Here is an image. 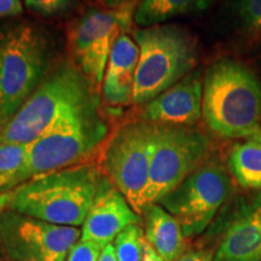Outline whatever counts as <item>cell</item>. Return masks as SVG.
Returning <instances> with one entry per match:
<instances>
[{"label":"cell","mask_w":261,"mask_h":261,"mask_svg":"<svg viewBox=\"0 0 261 261\" xmlns=\"http://www.w3.org/2000/svg\"><path fill=\"white\" fill-rule=\"evenodd\" d=\"M107 136L108 126L99 114V96L93 93L65 110L31 143L22 167L0 179V192L11 191L31 179L80 165Z\"/></svg>","instance_id":"cell-1"},{"label":"cell","mask_w":261,"mask_h":261,"mask_svg":"<svg viewBox=\"0 0 261 261\" xmlns=\"http://www.w3.org/2000/svg\"><path fill=\"white\" fill-rule=\"evenodd\" d=\"M202 115L215 135L234 139L260 129L261 83L242 62L221 58L203 76Z\"/></svg>","instance_id":"cell-2"},{"label":"cell","mask_w":261,"mask_h":261,"mask_svg":"<svg viewBox=\"0 0 261 261\" xmlns=\"http://www.w3.org/2000/svg\"><path fill=\"white\" fill-rule=\"evenodd\" d=\"M102 173L80 163L31 179L14 189L10 210L63 226H80L96 197Z\"/></svg>","instance_id":"cell-3"},{"label":"cell","mask_w":261,"mask_h":261,"mask_svg":"<svg viewBox=\"0 0 261 261\" xmlns=\"http://www.w3.org/2000/svg\"><path fill=\"white\" fill-rule=\"evenodd\" d=\"M139 47L133 103L146 104L194 70L198 51L195 38L178 24H158L133 33Z\"/></svg>","instance_id":"cell-4"},{"label":"cell","mask_w":261,"mask_h":261,"mask_svg":"<svg viewBox=\"0 0 261 261\" xmlns=\"http://www.w3.org/2000/svg\"><path fill=\"white\" fill-rule=\"evenodd\" d=\"M50 45L28 23L0 31V129L37 90L48 71Z\"/></svg>","instance_id":"cell-5"},{"label":"cell","mask_w":261,"mask_h":261,"mask_svg":"<svg viewBox=\"0 0 261 261\" xmlns=\"http://www.w3.org/2000/svg\"><path fill=\"white\" fill-rule=\"evenodd\" d=\"M98 93L79 68L62 62L48 69L37 90L0 129V144H31L65 110Z\"/></svg>","instance_id":"cell-6"},{"label":"cell","mask_w":261,"mask_h":261,"mask_svg":"<svg viewBox=\"0 0 261 261\" xmlns=\"http://www.w3.org/2000/svg\"><path fill=\"white\" fill-rule=\"evenodd\" d=\"M208 151L210 143L200 130L191 127L156 125L155 146L148 187L143 195V208L159 203L177 188L205 161Z\"/></svg>","instance_id":"cell-7"},{"label":"cell","mask_w":261,"mask_h":261,"mask_svg":"<svg viewBox=\"0 0 261 261\" xmlns=\"http://www.w3.org/2000/svg\"><path fill=\"white\" fill-rule=\"evenodd\" d=\"M231 189L232 182L224 166L205 160L159 204L177 219L184 237L190 238L207 228L226 202Z\"/></svg>","instance_id":"cell-8"},{"label":"cell","mask_w":261,"mask_h":261,"mask_svg":"<svg viewBox=\"0 0 261 261\" xmlns=\"http://www.w3.org/2000/svg\"><path fill=\"white\" fill-rule=\"evenodd\" d=\"M138 0L117 9H91L70 25L68 42L75 65L97 91L102 87L112 48L132 25Z\"/></svg>","instance_id":"cell-9"},{"label":"cell","mask_w":261,"mask_h":261,"mask_svg":"<svg viewBox=\"0 0 261 261\" xmlns=\"http://www.w3.org/2000/svg\"><path fill=\"white\" fill-rule=\"evenodd\" d=\"M155 136V123L145 120L127 123L115 132L104 154L107 177L139 215L144 211L143 195L148 187Z\"/></svg>","instance_id":"cell-10"},{"label":"cell","mask_w":261,"mask_h":261,"mask_svg":"<svg viewBox=\"0 0 261 261\" xmlns=\"http://www.w3.org/2000/svg\"><path fill=\"white\" fill-rule=\"evenodd\" d=\"M81 230L28 217L15 211L0 220V241L14 261H65Z\"/></svg>","instance_id":"cell-11"},{"label":"cell","mask_w":261,"mask_h":261,"mask_svg":"<svg viewBox=\"0 0 261 261\" xmlns=\"http://www.w3.org/2000/svg\"><path fill=\"white\" fill-rule=\"evenodd\" d=\"M139 214L107 175L100 178L96 197L81 228V241L104 248L127 226L138 224Z\"/></svg>","instance_id":"cell-12"},{"label":"cell","mask_w":261,"mask_h":261,"mask_svg":"<svg viewBox=\"0 0 261 261\" xmlns=\"http://www.w3.org/2000/svg\"><path fill=\"white\" fill-rule=\"evenodd\" d=\"M203 76L194 69L180 81L144 104L145 121L163 126L191 127L202 115Z\"/></svg>","instance_id":"cell-13"},{"label":"cell","mask_w":261,"mask_h":261,"mask_svg":"<svg viewBox=\"0 0 261 261\" xmlns=\"http://www.w3.org/2000/svg\"><path fill=\"white\" fill-rule=\"evenodd\" d=\"M261 260V194L234 214L213 261Z\"/></svg>","instance_id":"cell-14"},{"label":"cell","mask_w":261,"mask_h":261,"mask_svg":"<svg viewBox=\"0 0 261 261\" xmlns=\"http://www.w3.org/2000/svg\"><path fill=\"white\" fill-rule=\"evenodd\" d=\"M139 61V47L128 34L117 38L108 60L102 93L104 102L113 107L133 103L136 71Z\"/></svg>","instance_id":"cell-15"},{"label":"cell","mask_w":261,"mask_h":261,"mask_svg":"<svg viewBox=\"0 0 261 261\" xmlns=\"http://www.w3.org/2000/svg\"><path fill=\"white\" fill-rule=\"evenodd\" d=\"M145 240L165 261H178L184 254L185 237L180 224L161 204L152 203L143 212Z\"/></svg>","instance_id":"cell-16"},{"label":"cell","mask_w":261,"mask_h":261,"mask_svg":"<svg viewBox=\"0 0 261 261\" xmlns=\"http://www.w3.org/2000/svg\"><path fill=\"white\" fill-rule=\"evenodd\" d=\"M215 0H140L133 22L140 28L165 24L173 18L205 11Z\"/></svg>","instance_id":"cell-17"},{"label":"cell","mask_w":261,"mask_h":261,"mask_svg":"<svg viewBox=\"0 0 261 261\" xmlns=\"http://www.w3.org/2000/svg\"><path fill=\"white\" fill-rule=\"evenodd\" d=\"M227 167L241 187L261 190V138L237 143L227 156Z\"/></svg>","instance_id":"cell-18"},{"label":"cell","mask_w":261,"mask_h":261,"mask_svg":"<svg viewBox=\"0 0 261 261\" xmlns=\"http://www.w3.org/2000/svg\"><path fill=\"white\" fill-rule=\"evenodd\" d=\"M225 9L231 22L241 33H261V0H225Z\"/></svg>","instance_id":"cell-19"},{"label":"cell","mask_w":261,"mask_h":261,"mask_svg":"<svg viewBox=\"0 0 261 261\" xmlns=\"http://www.w3.org/2000/svg\"><path fill=\"white\" fill-rule=\"evenodd\" d=\"M145 234L138 224L127 226L114 240L117 261H143Z\"/></svg>","instance_id":"cell-20"},{"label":"cell","mask_w":261,"mask_h":261,"mask_svg":"<svg viewBox=\"0 0 261 261\" xmlns=\"http://www.w3.org/2000/svg\"><path fill=\"white\" fill-rule=\"evenodd\" d=\"M29 149L31 144H0V179L8 177L22 167L27 160Z\"/></svg>","instance_id":"cell-21"},{"label":"cell","mask_w":261,"mask_h":261,"mask_svg":"<svg viewBox=\"0 0 261 261\" xmlns=\"http://www.w3.org/2000/svg\"><path fill=\"white\" fill-rule=\"evenodd\" d=\"M75 0H24L25 6L42 16H58L73 6Z\"/></svg>","instance_id":"cell-22"},{"label":"cell","mask_w":261,"mask_h":261,"mask_svg":"<svg viewBox=\"0 0 261 261\" xmlns=\"http://www.w3.org/2000/svg\"><path fill=\"white\" fill-rule=\"evenodd\" d=\"M103 248L93 242L79 241L71 248L65 261H98Z\"/></svg>","instance_id":"cell-23"},{"label":"cell","mask_w":261,"mask_h":261,"mask_svg":"<svg viewBox=\"0 0 261 261\" xmlns=\"http://www.w3.org/2000/svg\"><path fill=\"white\" fill-rule=\"evenodd\" d=\"M23 12L21 0H0V17L17 16Z\"/></svg>","instance_id":"cell-24"},{"label":"cell","mask_w":261,"mask_h":261,"mask_svg":"<svg viewBox=\"0 0 261 261\" xmlns=\"http://www.w3.org/2000/svg\"><path fill=\"white\" fill-rule=\"evenodd\" d=\"M178 261H213V255L208 250H189L184 252Z\"/></svg>","instance_id":"cell-25"},{"label":"cell","mask_w":261,"mask_h":261,"mask_svg":"<svg viewBox=\"0 0 261 261\" xmlns=\"http://www.w3.org/2000/svg\"><path fill=\"white\" fill-rule=\"evenodd\" d=\"M98 261H117L116 254H115V248H114L113 243L107 244V246L103 248V250H102V253H100Z\"/></svg>","instance_id":"cell-26"},{"label":"cell","mask_w":261,"mask_h":261,"mask_svg":"<svg viewBox=\"0 0 261 261\" xmlns=\"http://www.w3.org/2000/svg\"><path fill=\"white\" fill-rule=\"evenodd\" d=\"M143 261H165L161 256L159 255V253L152 248L150 244L144 242V257H143Z\"/></svg>","instance_id":"cell-27"},{"label":"cell","mask_w":261,"mask_h":261,"mask_svg":"<svg viewBox=\"0 0 261 261\" xmlns=\"http://www.w3.org/2000/svg\"><path fill=\"white\" fill-rule=\"evenodd\" d=\"M12 197H14V190L0 192V212L4 211L5 207H8L11 203Z\"/></svg>","instance_id":"cell-28"},{"label":"cell","mask_w":261,"mask_h":261,"mask_svg":"<svg viewBox=\"0 0 261 261\" xmlns=\"http://www.w3.org/2000/svg\"><path fill=\"white\" fill-rule=\"evenodd\" d=\"M104 5L107 6L108 9H117L121 8V6L128 4V3L133 2V0H102Z\"/></svg>","instance_id":"cell-29"},{"label":"cell","mask_w":261,"mask_h":261,"mask_svg":"<svg viewBox=\"0 0 261 261\" xmlns=\"http://www.w3.org/2000/svg\"><path fill=\"white\" fill-rule=\"evenodd\" d=\"M259 58L261 61V33H260V41H259Z\"/></svg>","instance_id":"cell-30"},{"label":"cell","mask_w":261,"mask_h":261,"mask_svg":"<svg viewBox=\"0 0 261 261\" xmlns=\"http://www.w3.org/2000/svg\"><path fill=\"white\" fill-rule=\"evenodd\" d=\"M260 127H261V120H260Z\"/></svg>","instance_id":"cell-31"}]
</instances>
